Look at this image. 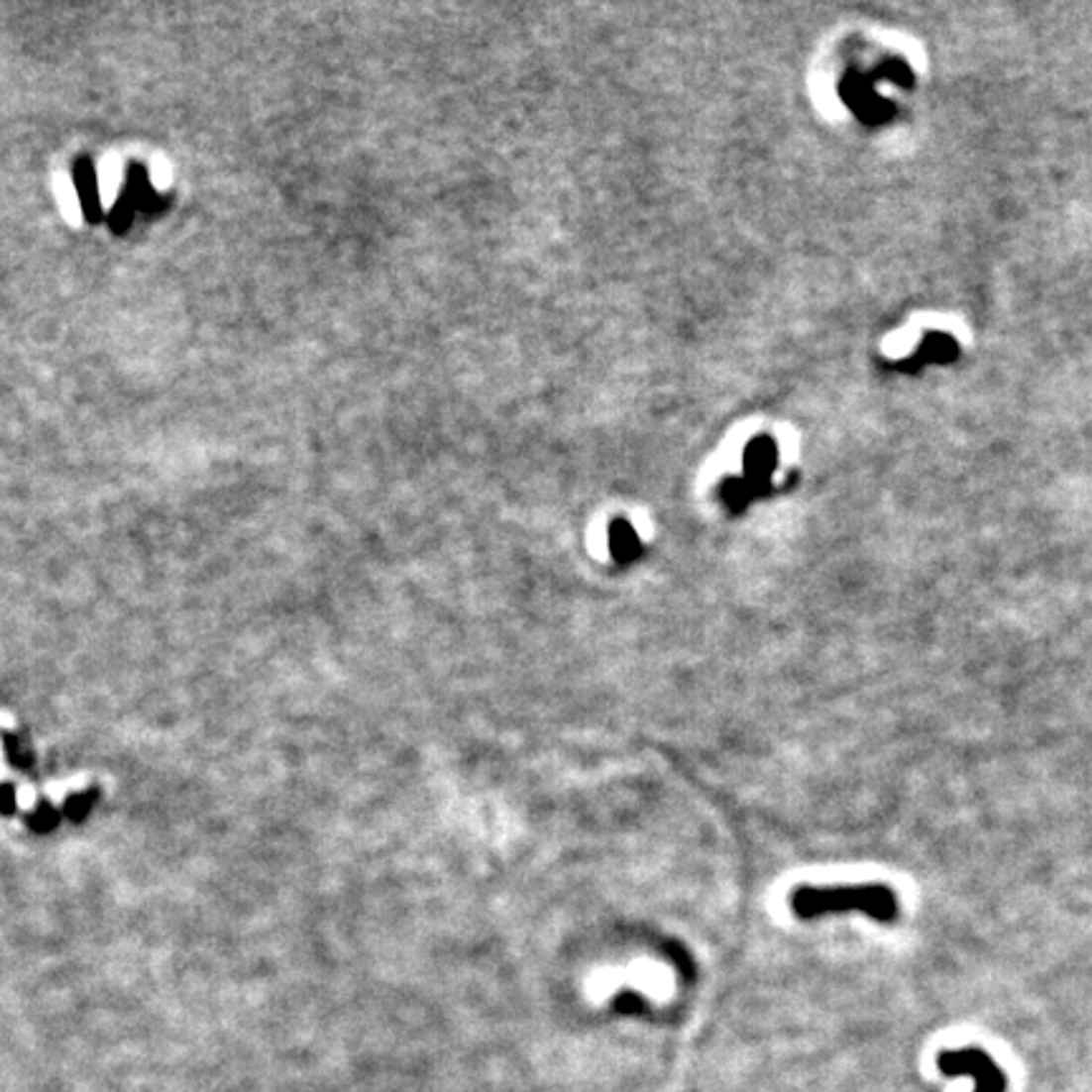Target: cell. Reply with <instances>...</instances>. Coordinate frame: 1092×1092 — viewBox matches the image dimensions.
<instances>
[{
  "label": "cell",
  "instance_id": "cell-1",
  "mask_svg": "<svg viewBox=\"0 0 1092 1092\" xmlns=\"http://www.w3.org/2000/svg\"><path fill=\"white\" fill-rule=\"evenodd\" d=\"M792 911L802 921H815L829 913L860 911L878 924L898 921L901 903L896 890L880 883L860 885H802L792 893Z\"/></svg>",
  "mask_w": 1092,
  "mask_h": 1092
},
{
  "label": "cell",
  "instance_id": "cell-2",
  "mask_svg": "<svg viewBox=\"0 0 1092 1092\" xmlns=\"http://www.w3.org/2000/svg\"><path fill=\"white\" fill-rule=\"evenodd\" d=\"M938 1067L946 1075H969L976 1080V1092H1004V1075L997 1062L979 1047L943 1052Z\"/></svg>",
  "mask_w": 1092,
  "mask_h": 1092
},
{
  "label": "cell",
  "instance_id": "cell-3",
  "mask_svg": "<svg viewBox=\"0 0 1092 1092\" xmlns=\"http://www.w3.org/2000/svg\"><path fill=\"white\" fill-rule=\"evenodd\" d=\"M609 554L614 562H632L640 554V539L630 521H614L609 526Z\"/></svg>",
  "mask_w": 1092,
  "mask_h": 1092
}]
</instances>
